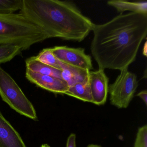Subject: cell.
<instances>
[{"mask_svg": "<svg viewBox=\"0 0 147 147\" xmlns=\"http://www.w3.org/2000/svg\"><path fill=\"white\" fill-rule=\"evenodd\" d=\"M0 96L12 109L21 115L36 121L35 107L14 79L0 66Z\"/></svg>", "mask_w": 147, "mask_h": 147, "instance_id": "4", "label": "cell"}, {"mask_svg": "<svg viewBox=\"0 0 147 147\" xmlns=\"http://www.w3.org/2000/svg\"><path fill=\"white\" fill-rule=\"evenodd\" d=\"M41 147H51L48 144H43L41 146Z\"/></svg>", "mask_w": 147, "mask_h": 147, "instance_id": "22", "label": "cell"}, {"mask_svg": "<svg viewBox=\"0 0 147 147\" xmlns=\"http://www.w3.org/2000/svg\"><path fill=\"white\" fill-rule=\"evenodd\" d=\"M36 57L37 59L41 62L61 70L60 65V61L53 54L51 48L44 49Z\"/></svg>", "mask_w": 147, "mask_h": 147, "instance_id": "15", "label": "cell"}, {"mask_svg": "<svg viewBox=\"0 0 147 147\" xmlns=\"http://www.w3.org/2000/svg\"><path fill=\"white\" fill-rule=\"evenodd\" d=\"M137 96L142 99L146 105H147V91L146 90H142L139 92Z\"/></svg>", "mask_w": 147, "mask_h": 147, "instance_id": "19", "label": "cell"}, {"mask_svg": "<svg viewBox=\"0 0 147 147\" xmlns=\"http://www.w3.org/2000/svg\"><path fill=\"white\" fill-rule=\"evenodd\" d=\"M147 42H145L144 43V46L143 49V55L147 57Z\"/></svg>", "mask_w": 147, "mask_h": 147, "instance_id": "20", "label": "cell"}, {"mask_svg": "<svg viewBox=\"0 0 147 147\" xmlns=\"http://www.w3.org/2000/svg\"><path fill=\"white\" fill-rule=\"evenodd\" d=\"M21 48L18 45L6 44L0 45V64L11 61L18 55L22 51Z\"/></svg>", "mask_w": 147, "mask_h": 147, "instance_id": "14", "label": "cell"}, {"mask_svg": "<svg viewBox=\"0 0 147 147\" xmlns=\"http://www.w3.org/2000/svg\"><path fill=\"white\" fill-rule=\"evenodd\" d=\"M26 77L29 81L38 86L55 94H65L69 87L62 79L37 74L27 69Z\"/></svg>", "mask_w": 147, "mask_h": 147, "instance_id": "8", "label": "cell"}, {"mask_svg": "<svg viewBox=\"0 0 147 147\" xmlns=\"http://www.w3.org/2000/svg\"><path fill=\"white\" fill-rule=\"evenodd\" d=\"M128 69L121 70L115 82L108 87L111 104L119 109L128 107L138 86L136 75Z\"/></svg>", "mask_w": 147, "mask_h": 147, "instance_id": "5", "label": "cell"}, {"mask_svg": "<svg viewBox=\"0 0 147 147\" xmlns=\"http://www.w3.org/2000/svg\"><path fill=\"white\" fill-rule=\"evenodd\" d=\"M26 69L44 75L50 76L62 79L61 70L57 69L39 61L36 57H32L26 60Z\"/></svg>", "mask_w": 147, "mask_h": 147, "instance_id": "11", "label": "cell"}, {"mask_svg": "<svg viewBox=\"0 0 147 147\" xmlns=\"http://www.w3.org/2000/svg\"><path fill=\"white\" fill-rule=\"evenodd\" d=\"M22 0H0V13H14L20 10Z\"/></svg>", "mask_w": 147, "mask_h": 147, "instance_id": "16", "label": "cell"}, {"mask_svg": "<svg viewBox=\"0 0 147 147\" xmlns=\"http://www.w3.org/2000/svg\"><path fill=\"white\" fill-rule=\"evenodd\" d=\"M107 4L121 13L129 11L130 12L147 14V1L129 2L123 0H111L107 1Z\"/></svg>", "mask_w": 147, "mask_h": 147, "instance_id": "12", "label": "cell"}, {"mask_svg": "<svg viewBox=\"0 0 147 147\" xmlns=\"http://www.w3.org/2000/svg\"><path fill=\"white\" fill-rule=\"evenodd\" d=\"M49 38L42 29L21 13H0V45H18L24 51Z\"/></svg>", "mask_w": 147, "mask_h": 147, "instance_id": "3", "label": "cell"}, {"mask_svg": "<svg viewBox=\"0 0 147 147\" xmlns=\"http://www.w3.org/2000/svg\"><path fill=\"white\" fill-rule=\"evenodd\" d=\"M91 44L99 69L119 70L135 61L147 35V14L120 13L105 24H94Z\"/></svg>", "mask_w": 147, "mask_h": 147, "instance_id": "1", "label": "cell"}, {"mask_svg": "<svg viewBox=\"0 0 147 147\" xmlns=\"http://www.w3.org/2000/svg\"><path fill=\"white\" fill-rule=\"evenodd\" d=\"M0 147H26L19 133L0 111Z\"/></svg>", "mask_w": 147, "mask_h": 147, "instance_id": "9", "label": "cell"}, {"mask_svg": "<svg viewBox=\"0 0 147 147\" xmlns=\"http://www.w3.org/2000/svg\"><path fill=\"white\" fill-rule=\"evenodd\" d=\"M62 79L67 83L69 87L83 82L88 79L89 70L70 66L60 61Z\"/></svg>", "mask_w": 147, "mask_h": 147, "instance_id": "10", "label": "cell"}, {"mask_svg": "<svg viewBox=\"0 0 147 147\" xmlns=\"http://www.w3.org/2000/svg\"><path fill=\"white\" fill-rule=\"evenodd\" d=\"M20 13L42 29L49 38L82 42L94 24L71 1L22 0Z\"/></svg>", "mask_w": 147, "mask_h": 147, "instance_id": "2", "label": "cell"}, {"mask_svg": "<svg viewBox=\"0 0 147 147\" xmlns=\"http://www.w3.org/2000/svg\"><path fill=\"white\" fill-rule=\"evenodd\" d=\"M66 147H76V135L74 133H71L69 136L67 140Z\"/></svg>", "mask_w": 147, "mask_h": 147, "instance_id": "18", "label": "cell"}, {"mask_svg": "<svg viewBox=\"0 0 147 147\" xmlns=\"http://www.w3.org/2000/svg\"><path fill=\"white\" fill-rule=\"evenodd\" d=\"M65 94L85 102L92 103V97L88 79L83 82L77 83L69 87Z\"/></svg>", "mask_w": 147, "mask_h": 147, "instance_id": "13", "label": "cell"}, {"mask_svg": "<svg viewBox=\"0 0 147 147\" xmlns=\"http://www.w3.org/2000/svg\"><path fill=\"white\" fill-rule=\"evenodd\" d=\"M87 147H101V146L100 145H98V144H90L88 145Z\"/></svg>", "mask_w": 147, "mask_h": 147, "instance_id": "21", "label": "cell"}, {"mask_svg": "<svg viewBox=\"0 0 147 147\" xmlns=\"http://www.w3.org/2000/svg\"><path fill=\"white\" fill-rule=\"evenodd\" d=\"M134 147H147V125H143L138 130Z\"/></svg>", "mask_w": 147, "mask_h": 147, "instance_id": "17", "label": "cell"}, {"mask_svg": "<svg viewBox=\"0 0 147 147\" xmlns=\"http://www.w3.org/2000/svg\"><path fill=\"white\" fill-rule=\"evenodd\" d=\"M92 103L102 105L106 102L108 93L109 79L104 69H99L96 71H90L88 75Z\"/></svg>", "mask_w": 147, "mask_h": 147, "instance_id": "7", "label": "cell"}, {"mask_svg": "<svg viewBox=\"0 0 147 147\" xmlns=\"http://www.w3.org/2000/svg\"><path fill=\"white\" fill-rule=\"evenodd\" d=\"M51 50L56 58L63 63L89 71L93 69L91 56L85 53L83 48L55 46Z\"/></svg>", "mask_w": 147, "mask_h": 147, "instance_id": "6", "label": "cell"}]
</instances>
